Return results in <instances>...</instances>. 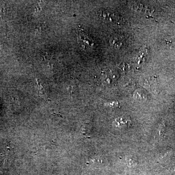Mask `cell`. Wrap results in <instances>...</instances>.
<instances>
[{
	"mask_svg": "<svg viewBox=\"0 0 175 175\" xmlns=\"http://www.w3.org/2000/svg\"><path fill=\"white\" fill-rule=\"evenodd\" d=\"M98 17L101 20L109 23H117L118 17L112 12L109 10H101L98 13Z\"/></svg>",
	"mask_w": 175,
	"mask_h": 175,
	"instance_id": "1",
	"label": "cell"
},
{
	"mask_svg": "<svg viewBox=\"0 0 175 175\" xmlns=\"http://www.w3.org/2000/svg\"><path fill=\"white\" fill-rule=\"evenodd\" d=\"M131 121L125 118L118 117L115 119L112 126L118 129H125L128 128L131 125Z\"/></svg>",
	"mask_w": 175,
	"mask_h": 175,
	"instance_id": "2",
	"label": "cell"
},
{
	"mask_svg": "<svg viewBox=\"0 0 175 175\" xmlns=\"http://www.w3.org/2000/svg\"><path fill=\"white\" fill-rule=\"evenodd\" d=\"M78 41L79 43H80L82 46L86 47L87 46H90L91 44L92 41L90 40L88 36L86 34L81 33L80 34L78 37Z\"/></svg>",
	"mask_w": 175,
	"mask_h": 175,
	"instance_id": "3",
	"label": "cell"
},
{
	"mask_svg": "<svg viewBox=\"0 0 175 175\" xmlns=\"http://www.w3.org/2000/svg\"><path fill=\"white\" fill-rule=\"evenodd\" d=\"M110 41H111V44L112 45V46H114V47L115 48H118L120 47V46L122 45L123 42L122 37H117V36L111 37Z\"/></svg>",
	"mask_w": 175,
	"mask_h": 175,
	"instance_id": "4",
	"label": "cell"
},
{
	"mask_svg": "<svg viewBox=\"0 0 175 175\" xmlns=\"http://www.w3.org/2000/svg\"><path fill=\"white\" fill-rule=\"evenodd\" d=\"M126 164H128V166L134 167L137 165L136 159L132 156L126 157Z\"/></svg>",
	"mask_w": 175,
	"mask_h": 175,
	"instance_id": "5",
	"label": "cell"
},
{
	"mask_svg": "<svg viewBox=\"0 0 175 175\" xmlns=\"http://www.w3.org/2000/svg\"><path fill=\"white\" fill-rule=\"evenodd\" d=\"M106 105H108L109 107H117L118 106V103H116V102H114V103H108V104H106Z\"/></svg>",
	"mask_w": 175,
	"mask_h": 175,
	"instance_id": "6",
	"label": "cell"
}]
</instances>
